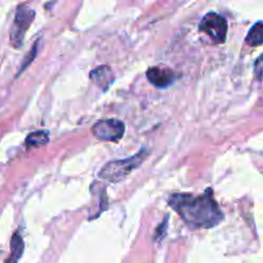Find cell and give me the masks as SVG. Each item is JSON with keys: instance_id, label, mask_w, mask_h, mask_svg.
I'll return each mask as SVG.
<instances>
[{"instance_id": "obj_10", "label": "cell", "mask_w": 263, "mask_h": 263, "mask_svg": "<svg viewBox=\"0 0 263 263\" xmlns=\"http://www.w3.org/2000/svg\"><path fill=\"white\" fill-rule=\"evenodd\" d=\"M49 141V133L45 130L33 131L26 138L25 143L27 148H35V146H43Z\"/></svg>"}, {"instance_id": "obj_11", "label": "cell", "mask_w": 263, "mask_h": 263, "mask_svg": "<svg viewBox=\"0 0 263 263\" xmlns=\"http://www.w3.org/2000/svg\"><path fill=\"white\" fill-rule=\"evenodd\" d=\"M167 223H168V216H166L163 220V222H162L161 225L157 228V231H156L157 240H162V239L164 238V235H166V230H167Z\"/></svg>"}, {"instance_id": "obj_9", "label": "cell", "mask_w": 263, "mask_h": 263, "mask_svg": "<svg viewBox=\"0 0 263 263\" xmlns=\"http://www.w3.org/2000/svg\"><path fill=\"white\" fill-rule=\"evenodd\" d=\"M247 44L249 46H261L263 44V28H262V21L254 23L249 30L248 35L246 39Z\"/></svg>"}, {"instance_id": "obj_7", "label": "cell", "mask_w": 263, "mask_h": 263, "mask_svg": "<svg viewBox=\"0 0 263 263\" xmlns=\"http://www.w3.org/2000/svg\"><path fill=\"white\" fill-rule=\"evenodd\" d=\"M90 79L103 90V91H107L109 89L110 85L115 81V73H113L112 68L107 64L104 66H99L97 68H94L90 73Z\"/></svg>"}, {"instance_id": "obj_5", "label": "cell", "mask_w": 263, "mask_h": 263, "mask_svg": "<svg viewBox=\"0 0 263 263\" xmlns=\"http://www.w3.org/2000/svg\"><path fill=\"white\" fill-rule=\"evenodd\" d=\"M125 123L116 118H104L95 122L92 126V134L102 141H120L125 134Z\"/></svg>"}, {"instance_id": "obj_4", "label": "cell", "mask_w": 263, "mask_h": 263, "mask_svg": "<svg viewBox=\"0 0 263 263\" xmlns=\"http://www.w3.org/2000/svg\"><path fill=\"white\" fill-rule=\"evenodd\" d=\"M199 30L210 36L213 43L222 44L225 43L228 36V21L218 13L210 12L200 21Z\"/></svg>"}, {"instance_id": "obj_2", "label": "cell", "mask_w": 263, "mask_h": 263, "mask_svg": "<svg viewBox=\"0 0 263 263\" xmlns=\"http://www.w3.org/2000/svg\"><path fill=\"white\" fill-rule=\"evenodd\" d=\"M146 157H148V151L146 149H141L140 152H138L135 156L130 157V158L108 162L99 171V177L109 182L123 181L136 168H139L141 166V163L145 161Z\"/></svg>"}, {"instance_id": "obj_8", "label": "cell", "mask_w": 263, "mask_h": 263, "mask_svg": "<svg viewBox=\"0 0 263 263\" xmlns=\"http://www.w3.org/2000/svg\"><path fill=\"white\" fill-rule=\"evenodd\" d=\"M25 251V243L20 233H14L10 240V254L4 263H18Z\"/></svg>"}, {"instance_id": "obj_6", "label": "cell", "mask_w": 263, "mask_h": 263, "mask_svg": "<svg viewBox=\"0 0 263 263\" xmlns=\"http://www.w3.org/2000/svg\"><path fill=\"white\" fill-rule=\"evenodd\" d=\"M146 79L151 82L152 85H154L156 87H168L174 84L175 79H176V74L172 69L166 68V67H151L146 71Z\"/></svg>"}, {"instance_id": "obj_3", "label": "cell", "mask_w": 263, "mask_h": 263, "mask_svg": "<svg viewBox=\"0 0 263 263\" xmlns=\"http://www.w3.org/2000/svg\"><path fill=\"white\" fill-rule=\"evenodd\" d=\"M35 10L27 4H21L15 10L14 21H13L12 28H10V44L13 48H22L25 36L30 26L35 20Z\"/></svg>"}, {"instance_id": "obj_1", "label": "cell", "mask_w": 263, "mask_h": 263, "mask_svg": "<svg viewBox=\"0 0 263 263\" xmlns=\"http://www.w3.org/2000/svg\"><path fill=\"white\" fill-rule=\"evenodd\" d=\"M168 204L190 229L215 228L223 220V213L213 198L211 187L200 195L172 194Z\"/></svg>"}, {"instance_id": "obj_12", "label": "cell", "mask_w": 263, "mask_h": 263, "mask_svg": "<svg viewBox=\"0 0 263 263\" xmlns=\"http://www.w3.org/2000/svg\"><path fill=\"white\" fill-rule=\"evenodd\" d=\"M262 64H263L262 57L259 55L258 59L256 61V63H254V72H256L258 81H261V79H262Z\"/></svg>"}]
</instances>
